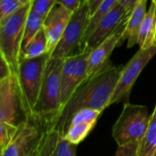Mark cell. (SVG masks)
<instances>
[{"label":"cell","mask_w":156,"mask_h":156,"mask_svg":"<svg viewBox=\"0 0 156 156\" xmlns=\"http://www.w3.org/2000/svg\"><path fill=\"white\" fill-rule=\"evenodd\" d=\"M123 66L112 62L98 74L83 82L61 108L54 119V127L64 136L73 115L82 109H93L103 112L109 107Z\"/></svg>","instance_id":"cell-1"},{"label":"cell","mask_w":156,"mask_h":156,"mask_svg":"<svg viewBox=\"0 0 156 156\" xmlns=\"http://www.w3.org/2000/svg\"><path fill=\"white\" fill-rule=\"evenodd\" d=\"M29 112L23 98L17 75L0 80V150L12 142L17 129L28 118Z\"/></svg>","instance_id":"cell-2"},{"label":"cell","mask_w":156,"mask_h":156,"mask_svg":"<svg viewBox=\"0 0 156 156\" xmlns=\"http://www.w3.org/2000/svg\"><path fill=\"white\" fill-rule=\"evenodd\" d=\"M54 122V118L29 114L19 126L12 142L1 152V156H35L40 144Z\"/></svg>","instance_id":"cell-3"},{"label":"cell","mask_w":156,"mask_h":156,"mask_svg":"<svg viewBox=\"0 0 156 156\" xmlns=\"http://www.w3.org/2000/svg\"><path fill=\"white\" fill-rule=\"evenodd\" d=\"M30 9L31 3L27 4L8 18L0 22V56L6 60L16 74L22 57L24 28Z\"/></svg>","instance_id":"cell-4"},{"label":"cell","mask_w":156,"mask_h":156,"mask_svg":"<svg viewBox=\"0 0 156 156\" xmlns=\"http://www.w3.org/2000/svg\"><path fill=\"white\" fill-rule=\"evenodd\" d=\"M151 121L145 105L124 103L122 113L112 127V137L117 145L139 143L145 134Z\"/></svg>","instance_id":"cell-5"},{"label":"cell","mask_w":156,"mask_h":156,"mask_svg":"<svg viewBox=\"0 0 156 156\" xmlns=\"http://www.w3.org/2000/svg\"><path fill=\"white\" fill-rule=\"evenodd\" d=\"M64 59L49 58L42 81L39 97L33 113L56 118L60 111L61 71Z\"/></svg>","instance_id":"cell-6"},{"label":"cell","mask_w":156,"mask_h":156,"mask_svg":"<svg viewBox=\"0 0 156 156\" xmlns=\"http://www.w3.org/2000/svg\"><path fill=\"white\" fill-rule=\"evenodd\" d=\"M90 20V12L87 0L71 14L61 39L52 51L50 58H63L80 52Z\"/></svg>","instance_id":"cell-7"},{"label":"cell","mask_w":156,"mask_h":156,"mask_svg":"<svg viewBox=\"0 0 156 156\" xmlns=\"http://www.w3.org/2000/svg\"><path fill=\"white\" fill-rule=\"evenodd\" d=\"M50 55L48 52L37 58H22L20 59L16 75L23 98L30 114L33 113L37 102L46 65Z\"/></svg>","instance_id":"cell-8"},{"label":"cell","mask_w":156,"mask_h":156,"mask_svg":"<svg viewBox=\"0 0 156 156\" xmlns=\"http://www.w3.org/2000/svg\"><path fill=\"white\" fill-rule=\"evenodd\" d=\"M155 55L156 46H153L145 49L140 48L139 51L129 60V62L123 66L115 90L110 101L109 107L114 103L129 102L130 94L135 81L137 80L143 69Z\"/></svg>","instance_id":"cell-9"},{"label":"cell","mask_w":156,"mask_h":156,"mask_svg":"<svg viewBox=\"0 0 156 156\" xmlns=\"http://www.w3.org/2000/svg\"><path fill=\"white\" fill-rule=\"evenodd\" d=\"M89 53L90 51H80L64 59L61 71V108L66 104L76 90L88 80Z\"/></svg>","instance_id":"cell-10"},{"label":"cell","mask_w":156,"mask_h":156,"mask_svg":"<svg viewBox=\"0 0 156 156\" xmlns=\"http://www.w3.org/2000/svg\"><path fill=\"white\" fill-rule=\"evenodd\" d=\"M130 14L108 37L90 51L88 57V80L98 74L111 63L109 58L114 48L122 43V38L123 37Z\"/></svg>","instance_id":"cell-11"},{"label":"cell","mask_w":156,"mask_h":156,"mask_svg":"<svg viewBox=\"0 0 156 156\" xmlns=\"http://www.w3.org/2000/svg\"><path fill=\"white\" fill-rule=\"evenodd\" d=\"M130 13L118 3L99 22L95 29L82 44L80 51H91L95 48L120 26Z\"/></svg>","instance_id":"cell-12"},{"label":"cell","mask_w":156,"mask_h":156,"mask_svg":"<svg viewBox=\"0 0 156 156\" xmlns=\"http://www.w3.org/2000/svg\"><path fill=\"white\" fill-rule=\"evenodd\" d=\"M71 12L60 4H56L44 18L43 29L48 38V52L51 54L65 31Z\"/></svg>","instance_id":"cell-13"},{"label":"cell","mask_w":156,"mask_h":156,"mask_svg":"<svg viewBox=\"0 0 156 156\" xmlns=\"http://www.w3.org/2000/svg\"><path fill=\"white\" fill-rule=\"evenodd\" d=\"M77 146L69 143L52 123L35 156H77Z\"/></svg>","instance_id":"cell-14"},{"label":"cell","mask_w":156,"mask_h":156,"mask_svg":"<svg viewBox=\"0 0 156 156\" xmlns=\"http://www.w3.org/2000/svg\"><path fill=\"white\" fill-rule=\"evenodd\" d=\"M146 5L147 0H138L129 16L124 34L122 38V42L127 40L128 48H133L137 44L139 32L148 10L146 9Z\"/></svg>","instance_id":"cell-15"},{"label":"cell","mask_w":156,"mask_h":156,"mask_svg":"<svg viewBox=\"0 0 156 156\" xmlns=\"http://www.w3.org/2000/svg\"><path fill=\"white\" fill-rule=\"evenodd\" d=\"M156 33V6L152 3L146 12L145 18L141 27L137 44L140 48L145 49L154 46Z\"/></svg>","instance_id":"cell-16"},{"label":"cell","mask_w":156,"mask_h":156,"mask_svg":"<svg viewBox=\"0 0 156 156\" xmlns=\"http://www.w3.org/2000/svg\"><path fill=\"white\" fill-rule=\"evenodd\" d=\"M48 52V38L45 34L43 27L35 36V37L28 43L22 52V58H34L40 57Z\"/></svg>","instance_id":"cell-17"},{"label":"cell","mask_w":156,"mask_h":156,"mask_svg":"<svg viewBox=\"0 0 156 156\" xmlns=\"http://www.w3.org/2000/svg\"><path fill=\"white\" fill-rule=\"evenodd\" d=\"M96 122H80L76 124H70L63 136L69 143L78 145L82 143L87 136L92 132L96 126Z\"/></svg>","instance_id":"cell-18"},{"label":"cell","mask_w":156,"mask_h":156,"mask_svg":"<svg viewBox=\"0 0 156 156\" xmlns=\"http://www.w3.org/2000/svg\"><path fill=\"white\" fill-rule=\"evenodd\" d=\"M43 22H44V17H42L41 16H39L38 14H37L36 12L30 9L24 28L22 52L25 49V48L28 45V43L35 37V36L43 27Z\"/></svg>","instance_id":"cell-19"},{"label":"cell","mask_w":156,"mask_h":156,"mask_svg":"<svg viewBox=\"0 0 156 156\" xmlns=\"http://www.w3.org/2000/svg\"><path fill=\"white\" fill-rule=\"evenodd\" d=\"M156 149V121H150L149 127L138 144V156H154Z\"/></svg>","instance_id":"cell-20"},{"label":"cell","mask_w":156,"mask_h":156,"mask_svg":"<svg viewBox=\"0 0 156 156\" xmlns=\"http://www.w3.org/2000/svg\"><path fill=\"white\" fill-rule=\"evenodd\" d=\"M119 0H104L101 5L99 6V8L97 9V11L90 16V24L88 26V28H87V32H86V36H85V38L83 40V43L84 41L89 37V36L92 33V31L95 29L96 26L99 24V22L102 19V17L108 14L117 4H118ZM82 43V44H83ZM82 46V45H81ZM81 50V49H80Z\"/></svg>","instance_id":"cell-21"},{"label":"cell","mask_w":156,"mask_h":156,"mask_svg":"<svg viewBox=\"0 0 156 156\" xmlns=\"http://www.w3.org/2000/svg\"><path fill=\"white\" fill-rule=\"evenodd\" d=\"M101 112L93 109H82L78 111L72 117L70 124H76L80 122H98V119L101 115Z\"/></svg>","instance_id":"cell-22"},{"label":"cell","mask_w":156,"mask_h":156,"mask_svg":"<svg viewBox=\"0 0 156 156\" xmlns=\"http://www.w3.org/2000/svg\"><path fill=\"white\" fill-rule=\"evenodd\" d=\"M22 6L23 5L17 0H0V22L8 18Z\"/></svg>","instance_id":"cell-23"},{"label":"cell","mask_w":156,"mask_h":156,"mask_svg":"<svg viewBox=\"0 0 156 156\" xmlns=\"http://www.w3.org/2000/svg\"><path fill=\"white\" fill-rule=\"evenodd\" d=\"M58 3V0H32L31 10L45 18L48 13Z\"/></svg>","instance_id":"cell-24"},{"label":"cell","mask_w":156,"mask_h":156,"mask_svg":"<svg viewBox=\"0 0 156 156\" xmlns=\"http://www.w3.org/2000/svg\"><path fill=\"white\" fill-rule=\"evenodd\" d=\"M138 144L139 143H130L118 145L114 156H138Z\"/></svg>","instance_id":"cell-25"},{"label":"cell","mask_w":156,"mask_h":156,"mask_svg":"<svg viewBox=\"0 0 156 156\" xmlns=\"http://www.w3.org/2000/svg\"><path fill=\"white\" fill-rule=\"evenodd\" d=\"M83 1L84 0H58V4H60L71 13H73L80 6Z\"/></svg>","instance_id":"cell-26"},{"label":"cell","mask_w":156,"mask_h":156,"mask_svg":"<svg viewBox=\"0 0 156 156\" xmlns=\"http://www.w3.org/2000/svg\"><path fill=\"white\" fill-rule=\"evenodd\" d=\"M13 70L6 60L0 56V80L7 78L13 74Z\"/></svg>","instance_id":"cell-27"},{"label":"cell","mask_w":156,"mask_h":156,"mask_svg":"<svg viewBox=\"0 0 156 156\" xmlns=\"http://www.w3.org/2000/svg\"><path fill=\"white\" fill-rule=\"evenodd\" d=\"M137 2L138 0H119L118 3L121 5H122L128 12H132V10L133 9Z\"/></svg>","instance_id":"cell-28"},{"label":"cell","mask_w":156,"mask_h":156,"mask_svg":"<svg viewBox=\"0 0 156 156\" xmlns=\"http://www.w3.org/2000/svg\"><path fill=\"white\" fill-rule=\"evenodd\" d=\"M104 0H87L89 7H90V16L97 11V9L99 8V6L101 5V4L103 2Z\"/></svg>","instance_id":"cell-29"},{"label":"cell","mask_w":156,"mask_h":156,"mask_svg":"<svg viewBox=\"0 0 156 156\" xmlns=\"http://www.w3.org/2000/svg\"><path fill=\"white\" fill-rule=\"evenodd\" d=\"M19 3H21L23 5H27V4H29V3H31L32 2V0H17Z\"/></svg>","instance_id":"cell-30"},{"label":"cell","mask_w":156,"mask_h":156,"mask_svg":"<svg viewBox=\"0 0 156 156\" xmlns=\"http://www.w3.org/2000/svg\"><path fill=\"white\" fill-rule=\"evenodd\" d=\"M151 120H153V121H156V105H155L154 110V112H153V113H152V115H151Z\"/></svg>","instance_id":"cell-31"},{"label":"cell","mask_w":156,"mask_h":156,"mask_svg":"<svg viewBox=\"0 0 156 156\" xmlns=\"http://www.w3.org/2000/svg\"><path fill=\"white\" fill-rule=\"evenodd\" d=\"M154 46H156V33H155V37H154Z\"/></svg>","instance_id":"cell-32"},{"label":"cell","mask_w":156,"mask_h":156,"mask_svg":"<svg viewBox=\"0 0 156 156\" xmlns=\"http://www.w3.org/2000/svg\"><path fill=\"white\" fill-rule=\"evenodd\" d=\"M152 3L156 6V0H152Z\"/></svg>","instance_id":"cell-33"},{"label":"cell","mask_w":156,"mask_h":156,"mask_svg":"<svg viewBox=\"0 0 156 156\" xmlns=\"http://www.w3.org/2000/svg\"><path fill=\"white\" fill-rule=\"evenodd\" d=\"M154 156H156V149H155V152H154Z\"/></svg>","instance_id":"cell-34"}]
</instances>
